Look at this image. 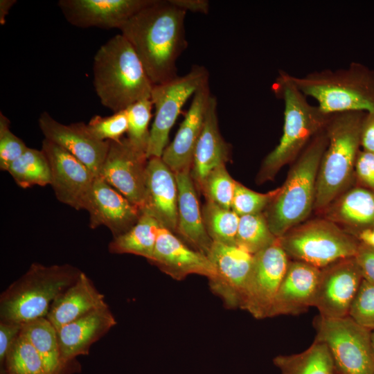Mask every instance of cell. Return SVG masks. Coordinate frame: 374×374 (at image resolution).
<instances>
[{"instance_id": "83f0119b", "label": "cell", "mask_w": 374, "mask_h": 374, "mask_svg": "<svg viewBox=\"0 0 374 374\" xmlns=\"http://www.w3.org/2000/svg\"><path fill=\"white\" fill-rule=\"evenodd\" d=\"M280 374H335V364L327 346L314 340L305 350L273 359Z\"/></svg>"}, {"instance_id": "4dcf8cb0", "label": "cell", "mask_w": 374, "mask_h": 374, "mask_svg": "<svg viewBox=\"0 0 374 374\" xmlns=\"http://www.w3.org/2000/svg\"><path fill=\"white\" fill-rule=\"evenodd\" d=\"M204 224L213 242L236 245L240 216L231 209L206 201L202 209Z\"/></svg>"}, {"instance_id": "484cf974", "label": "cell", "mask_w": 374, "mask_h": 374, "mask_svg": "<svg viewBox=\"0 0 374 374\" xmlns=\"http://www.w3.org/2000/svg\"><path fill=\"white\" fill-rule=\"evenodd\" d=\"M107 305L104 295L81 271L76 281L53 301L46 317L57 331L67 323Z\"/></svg>"}, {"instance_id": "d6986e66", "label": "cell", "mask_w": 374, "mask_h": 374, "mask_svg": "<svg viewBox=\"0 0 374 374\" xmlns=\"http://www.w3.org/2000/svg\"><path fill=\"white\" fill-rule=\"evenodd\" d=\"M149 261L178 280L193 274L204 276L208 280L215 275V268L207 256L188 247L173 232L163 226L159 231Z\"/></svg>"}, {"instance_id": "b9f144b4", "label": "cell", "mask_w": 374, "mask_h": 374, "mask_svg": "<svg viewBox=\"0 0 374 374\" xmlns=\"http://www.w3.org/2000/svg\"><path fill=\"white\" fill-rule=\"evenodd\" d=\"M22 324L0 321V362L3 366L8 353L21 332Z\"/></svg>"}, {"instance_id": "60d3db41", "label": "cell", "mask_w": 374, "mask_h": 374, "mask_svg": "<svg viewBox=\"0 0 374 374\" xmlns=\"http://www.w3.org/2000/svg\"><path fill=\"white\" fill-rule=\"evenodd\" d=\"M355 168L359 181L366 188L374 192V153L360 150Z\"/></svg>"}, {"instance_id": "836d02e7", "label": "cell", "mask_w": 374, "mask_h": 374, "mask_svg": "<svg viewBox=\"0 0 374 374\" xmlns=\"http://www.w3.org/2000/svg\"><path fill=\"white\" fill-rule=\"evenodd\" d=\"M3 366L8 374H48L40 355L21 330Z\"/></svg>"}, {"instance_id": "74e56055", "label": "cell", "mask_w": 374, "mask_h": 374, "mask_svg": "<svg viewBox=\"0 0 374 374\" xmlns=\"http://www.w3.org/2000/svg\"><path fill=\"white\" fill-rule=\"evenodd\" d=\"M279 191L280 188L267 193H259L236 181L231 209L240 217L260 213Z\"/></svg>"}, {"instance_id": "7c38bea8", "label": "cell", "mask_w": 374, "mask_h": 374, "mask_svg": "<svg viewBox=\"0 0 374 374\" xmlns=\"http://www.w3.org/2000/svg\"><path fill=\"white\" fill-rule=\"evenodd\" d=\"M146 154L136 150L127 137L109 141L98 177L142 209L145 197Z\"/></svg>"}, {"instance_id": "4316f807", "label": "cell", "mask_w": 374, "mask_h": 374, "mask_svg": "<svg viewBox=\"0 0 374 374\" xmlns=\"http://www.w3.org/2000/svg\"><path fill=\"white\" fill-rule=\"evenodd\" d=\"M161 226L153 216L141 212L139 220L130 229L113 238L108 250L112 253H131L150 260Z\"/></svg>"}, {"instance_id": "44dd1931", "label": "cell", "mask_w": 374, "mask_h": 374, "mask_svg": "<svg viewBox=\"0 0 374 374\" xmlns=\"http://www.w3.org/2000/svg\"><path fill=\"white\" fill-rule=\"evenodd\" d=\"M211 96L208 82L193 96L192 103L174 139L163 152L162 160L174 173L190 170Z\"/></svg>"}, {"instance_id": "ac0fdd59", "label": "cell", "mask_w": 374, "mask_h": 374, "mask_svg": "<svg viewBox=\"0 0 374 374\" xmlns=\"http://www.w3.org/2000/svg\"><path fill=\"white\" fill-rule=\"evenodd\" d=\"M87 211L91 229L105 226L116 238L139 220L141 208L100 177L94 179Z\"/></svg>"}, {"instance_id": "8d00e7d4", "label": "cell", "mask_w": 374, "mask_h": 374, "mask_svg": "<svg viewBox=\"0 0 374 374\" xmlns=\"http://www.w3.org/2000/svg\"><path fill=\"white\" fill-rule=\"evenodd\" d=\"M89 133L102 141H119L127 132L128 121L126 110L109 116H94L86 124Z\"/></svg>"}, {"instance_id": "681fc988", "label": "cell", "mask_w": 374, "mask_h": 374, "mask_svg": "<svg viewBox=\"0 0 374 374\" xmlns=\"http://www.w3.org/2000/svg\"><path fill=\"white\" fill-rule=\"evenodd\" d=\"M335 374H337V373H335Z\"/></svg>"}, {"instance_id": "d590c367", "label": "cell", "mask_w": 374, "mask_h": 374, "mask_svg": "<svg viewBox=\"0 0 374 374\" xmlns=\"http://www.w3.org/2000/svg\"><path fill=\"white\" fill-rule=\"evenodd\" d=\"M235 182L228 172L225 164H221L206 175L198 189L203 193L206 201L231 209Z\"/></svg>"}, {"instance_id": "9c48e42d", "label": "cell", "mask_w": 374, "mask_h": 374, "mask_svg": "<svg viewBox=\"0 0 374 374\" xmlns=\"http://www.w3.org/2000/svg\"><path fill=\"white\" fill-rule=\"evenodd\" d=\"M287 256L322 269L355 256L360 241L325 222H314L278 238Z\"/></svg>"}, {"instance_id": "603a6c76", "label": "cell", "mask_w": 374, "mask_h": 374, "mask_svg": "<svg viewBox=\"0 0 374 374\" xmlns=\"http://www.w3.org/2000/svg\"><path fill=\"white\" fill-rule=\"evenodd\" d=\"M116 324L108 305L67 323L57 331L62 361L68 364L78 355H87L91 345Z\"/></svg>"}, {"instance_id": "3957f363", "label": "cell", "mask_w": 374, "mask_h": 374, "mask_svg": "<svg viewBox=\"0 0 374 374\" xmlns=\"http://www.w3.org/2000/svg\"><path fill=\"white\" fill-rule=\"evenodd\" d=\"M273 91L284 102L283 134L276 147L265 157L259 181L271 179L277 171L304 150L310 141L326 130L331 114L312 105L296 87L291 75L280 71Z\"/></svg>"}, {"instance_id": "52a82bcc", "label": "cell", "mask_w": 374, "mask_h": 374, "mask_svg": "<svg viewBox=\"0 0 374 374\" xmlns=\"http://www.w3.org/2000/svg\"><path fill=\"white\" fill-rule=\"evenodd\" d=\"M365 114L363 112L331 114L326 128L328 145L317 177L316 208L328 205L349 181L360 151Z\"/></svg>"}, {"instance_id": "c3c4849f", "label": "cell", "mask_w": 374, "mask_h": 374, "mask_svg": "<svg viewBox=\"0 0 374 374\" xmlns=\"http://www.w3.org/2000/svg\"><path fill=\"white\" fill-rule=\"evenodd\" d=\"M371 341L372 348L374 353V330L373 332H371Z\"/></svg>"}, {"instance_id": "bcb514c9", "label": "cell", "mask_w": 374, "mask_h": 374, "mask_svg": "<svg viewBox=\"0 0 374 374\" xmlns=\"http://www.w3.org/2000/svg\"><path fill=\"white\" fill-rule=\"evenodd\" d=\"M358 238L361 242L374 248V223L371 227L361 231Z\"/></svg>"}, {"instance_id": "ee69618b", "label": "cell", "mask_w": 374, "mask_h": 374, "mask_svg": "<svg viewBox=\"0 0 374 374\" xmlns=\"http://www.w3.org/2000/svg\"><path fill=\"white\" fill-rule=\"evenodd\" d=\"M360 142L363 150L374 153V112L365 114Z\"/></svg>"}, {"instance_id": "e575fe53", "label": "cell", "mask_w": 374, "mask_h": 374, "mask_svg": "<svg viewBox=\"0 0 374 374\" xmlns=\"http://www.w3.org/2000/svg\"><path fill=\"white\" fill-rule=\"evenodd\" d=\"M153 104L150 98L139 100L125 110L128 121L127 139L139 151L146 154ZM147 156V155H146Z\"/></svg>"}, {"instance_id": "2e32d148", "label": "cell", "mask_w": 374, "mask_h": 374, "mask_svg": "<svg viewBox=\"0 0 374 374\" xmlns=\"http://www.w3.org/2000/svg\"><path fill=\"white\" fill-rule=\"evenodd\" d=\"M153 0H60L66 20L82 28H120Z\"/></svg>"}, {"instance_id": "277c9868", "label": "cell", "mask_w": 374, "mask_h": 374, "mask_svg": "<svg viewBox=\"0 0 374 374\" xmlns=\"http://www.w3.org/2000/svg\"><path fill=\"white\" fill-rule=\"evenodd\" d=\"M80 273L69 264L33 263L1 293V321L23 324L46 317L53 301L76 281Z\"/></svg>"}, {"instance_id": "8992f818", "label": "cell", "mask_w": 374, "mask_h": 374, "mask_svg": "<svg viewBox=\"0 0 374 374\" xmlns=\"http://www.w3.org/2000/svg\"><path fill=\"white\" fill-rule=\"evenodd\" d=\"M327 145L325 130L305 148L285 184L268 205L265 216L276 238L282 237L304 220L314 205L317 174Z\"/></svg>"}, {"instance_id": "ab89813d", "label": "cell", "mask_w": 374, "mask_h": 374, "mask_svg": "<svg viewBox=\"0 0 374 374\" xmlns=\"http://www.w3.org/2000/svg\"><path fill=\"white\" fill-rule=\"evenodd\" d=\"M10 121L0 113V169L7 171L10 164L19 158L28 147L10 129Z\"/></svg>"}, {"instance_id": "7a4b0ae2", "label": "cell", "mask_w": 374, "mask_h": 374, "mask_svg": "<svg viewBox=\"0 0 374 374\" xmlns=\"http://www.w3.org/2000/svg\"><path fill=\"white\" fill-rule=\"evenodd\" d=\"M93 86L101 104L114 113L150 98L153 84L127 39L118 34L96 51Z\"/></svg>"}, {"instance_id": "f546056e", "label": "cell", "mask_w": 374, "mask_h": 374, "mask_svg": "<svg viewBox=\"0 0 374 374\" xmlns=\"http://www.w3.org/2000/svg\"><path fill=\"white\" fill-rule=\"evenodd\" d=\"M7 172L21 188L51 184V170L48 159L42 150L28 148L9 166Z\"/></svg>"}, {"instance_id": "f1b7e54d", "label": "cell", "mask_w": 374, "mask_h": 374, "mask_svg": "<svg viewBox=\"0 0 374 374\" xmlns=\"http://www.w3.org/2000/svg\"><path fill=\"white\" fill-rule=\"evenodd\" d=\"M21 332L40 355L48 374H60L67 364L62 359L57 330L46 317L23 323Z\"/></svg>"}, {"instance_id": "4fadbf2b", "label": "cell", "mask_w": 374, "mask_h": 374, "mask_svg": "<svg viewBox=\"0 0 374 374\" xmlns=\"http://www.w3.org/2000/svg\"><path fill=\"white\" fill-rule=\"evenodd\" d=\"M41 150L49 163L50 185L57 199L76 210H87L96 177L76 157L48 140H43Z\"/></svg>"}, {"instance_id": "d6a6232c", "label": "cell", "mask_w": 374, "mask_h": 374, "mask_svg": "<svg viewBox=\"0 0 374 374\" xmlns=\"http://www.w3.org/2000/svg\"><path fill=\"white\" fill-rule=\"evenodd\" d=\"M338 211L347 223L364 229L371 227L374 223V192L366 188L352 189L344 196Z\"/></svg>"}, {"instance_id": "cb8c5ba5", "label": "cell", "mask_w": 374, "mask_h": 374, "mask_svg": "<svg viewBox=\"0 0 374 374\" xmlns=\"http://www.w3.org/2000/svg\"><path fill=\"white\" fill-rule=\"evenodd\" d=\"M231 147L222 136L217 114V99L211 96L204 122L197 141L190 170L197 188L215 168L225 164L230 156Z\"/></svg>"}, {"instance_id": "7dc6e473", "label": "cell", "mask_w": 374, "mask_h": 374, "mask_svg": "<svg viewBox=\"0 0 374 374\" xmlns=\"http://www.w3.org/2000/svg\"><path fill=\"white\" fill-rule=\"evenodd\" d=\"M15 3V0L0 1V24L1 25H3L5 24L6 17L8 14L10 8Z\"/></svg>"}, {"instance_id": "6da1fadb", "label": "cell", "mask_w": 374, "mask_h": 374, "mask_svg": "<svg viewBox=\"0 0 374 374\" xmlns=\"http://www.w3.org/2000/svg\"><path fill=\"white\" fill-rule=\"evenodd\" d=\"M186 14L168 0H153L119 28L153 85L178 76L176 62L187 48Z\"/></svg>"}, {"instance_id": "5b68a950", "label": "cell", "mask_w": 374, "mask_h": 374, "mask_svg": "<svg viewBox=\"0 0 374 374\" xmlns=\"http://www.w3.org/2000/svg\"><path fill=\"white\" fill-rule=\"evenodd\" d=\"M291 78L321 109L332 114L347 112H374V70L357 62L338 69H323Z\"/></svg>"}, {"instance_id": "f35d334b", "label": "cell", "mask_w": 374, "mask_h": 374, "mask_svg": "<svg viewBox=\"0 0 374 374\" xmlns=\"http://www.w3.org/2000/svg\"><path fill=\"white\" fill-rule=\"evenodd\" d=\"M348 316L363 327L374 330V283L363 279Z\"/></svg>"}, {"instance_id": "ffe728a7", "label": "cell", "mask_w": 374, "mask_h": 374, "mask_svg": "<svg viewBox=\"0 0 374 374\" xmlns=\"http://www.w3.org/2000/svg\"><path fill=\"white\" fill-rule=\"evenodd\" d=\"M178 189L175 173L161 157L148 159L145 197L141 212L153 216L163 226L177 232Z\"/></svg>"}, {"instance_id": "30bf717a", "label": "cell", "mask_w": 374, "mask_h": 374, "mask_svg": "<svg viewBox=\"0 0 374 374\" xmlns=\"http://www.w3.org/2000/svg\"><path fill=\"white\" fill-rule=\"evenodd\" d=\"M208 71L203 66L194 65L182 75L153 85L150 99L155 109L150 130L147 158L161 157L168 142L169 133L181 109L197 89L208 82Z\"/></svg>"}, {"instance_id": "f6af8a7d", "label": "cell", "mask_w": 374, "mask_h": 374, "mask_svg": "<svg viewBox=\"0 0 374 374\" xmlns=\"http://www.w3.org/2000/svg\"><path fill=\"white\" fill-rule=\"evenodd\" d=\"M172 5L184 10L207 14L209 2L206 0H168Z\"/></svg>"}, {"instance_id": "9a60e30c", "label": "cell", "mask_w": 374, "mask_h": 374, "mask_svg": "<svg viewBox=\"0 0 374 374\" xmlns=\"http://www.w3.org/2000/svg\"><path fill=\"white\" fill-rule=\"evenodd\" d=\"M207 257L215 270V276L209 280L212 292L227 308H240L253 255L236 245L213 242Z\"/></svg>"}, {"instance_id": "d4e9b609", "label": "cell", "mask_w": 374, "mask_h": 374, "mask_svg": "<svg viewBox=\"0 0 374 374\" xmlns=\"http://www.w3.org/2000/svg\"><path fill=\"white\" fill-rule=\"evenodd\" d=\"M178 189L177 232L194 249L207 256L213 244L205 229L190 170L175 173Z\"/></svg>"}, {"instance_id": "ba28073f", "label": "cell", "mask_w": 374, "mask_h": 374, "mask_svg": "<svg viewBox=\"0 0 374 374\" xmlns=\"http://www.w3.org/2000/svg\"><path fill=\"white\" fill-rule=\"evenodd\" d=\"M314 340L324 343L332 355L337 374H374L371 332L350 317L315 320Z\"/></svg>"}, {"instance_id": "1f68e13d", "label": "cell", "mask_w": 374, "mask_h": 374, "mask_svg": "<svg viewBox=\"0 0 374 374\" xmlns=\"http://www.w3.org/2000/svg\"><path fill=\"white\" fill-rule=\"evenodd\" d=\"M277 239L271 232L265 216L262 213L240 217L236 246L253 255L271 245Z\"/></svg>"}, {"instance_id": "8fae6325", "label": "cell", "mask_w": 374, "mask_h": 374, "mask_svg": "<svg viewBox=\"0 0 374 374\" xmlns=\"http://www.w3.org/2000/svg\"><path fill=\"white\" fill-rule=\"evenodd\" d=\"M288 264L287 255L278 239L253 254L251 272L240 308L247 310L256 319L268 317Z\"/></svg>"}, {"instance_id": "e0dca14e", "label": "cell", "mask_w": 374, "mask_h": 374, "mask_svg": "<svg viewBox=\"0 0 374 374\" xmlns=\"http://www.w3.org/2000/svg\"><path fill=\"white\" fill-rule=\"evenodd\" d=\"M38 124L45 139L66 150L84 163L96 177L98 176L109 150V141H102L93 137L82 122L62 124L47 112L40 114Z\"/></svg>"}, {"instance_id": "7bdbcfd3", "label": "cell", "mask_w": 374, "mask_h": 374, "mask_svg": "<svg viewBox=\"0 0 374 374\" xmlns=\"http://www.w3.org/2000/svg\"><path fill=\"white\" fill-rule=\"evenodd\" d=\"M355 259L363 279L374 283V248L360 242Z\"/></svg>"}, {"instance_id": "5bb4252c", "label": "cell", "mask_w": 374, "mask_h": 374, "mask_svg": "<svg viewBox=\"0 0 374 374\" xmlns=\"http://www.w3.org/2000/svg\"><path fill=\"white\" fill-rule=\"evenodd\" d=\"M362 280L355 257L338 260L321 269L313 306L323 317L348 316Z\"/></svg>"}, {"instance_id": "7402d4cb", "label": "cell", "mask_w": 374, "mask_h": 374, "mask_svg": "<svg viewBox=\"0 0 374 374\" xmlns=\"http://www.w3.org/2000/svg\"><path fill=\"white\" fill-rule=\"evenodd\" d=\"M321 269L295 260L288 264L268 317L299 314L314 305Z\"/></svg>"}]
</instances>
